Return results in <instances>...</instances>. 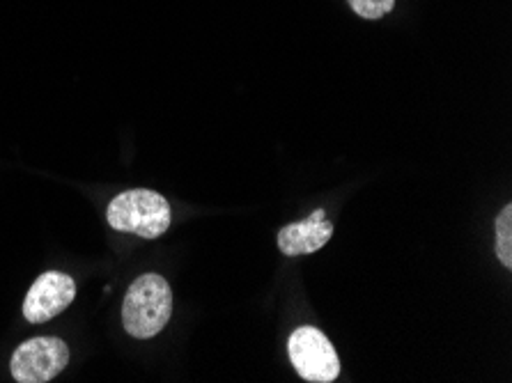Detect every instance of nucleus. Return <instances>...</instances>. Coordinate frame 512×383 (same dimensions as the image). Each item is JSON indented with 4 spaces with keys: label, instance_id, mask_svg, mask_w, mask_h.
I'll list each match as a JSON object with an SVG mask.
<instances>
[{
    "label": "nucleus",
    "instance_id": "f257e3e1",
    "mask_svg": "<svg viewBox=\"0 0 512 383\" xmlns=\"http://www.w3.org/2000/svg\"><path fill=\"white\" fill-rule=\"evenodd\" d=\"M173 315V292L164 276L143 273L122 301V324L131 338L150 340L164 331Z\"/></svg>",
    "mask_w": 512,
    "mask_h": 383
},
{
    "label": "nucleus",
    "instance_id": "f03ea898",
    "mask_svg": "<svg viewBox=\"0 0 512 383\" xmlns=\"http://www.w3.org/2000/svg\"><path fill=\"white\" fill-rule=\"evenodd\" d=\"M106 221L118 232L157 239L168 232L173 216H170V205L164 195L150 189H134L115 195L106 209Z\"/></svg>",
    "mask_w": 512,
    "mask_h": 383
},
{
    "label": "nucleus",
    "instance_id": "7ed1b4c3",
    "mask_svg": "<svg viewBox=\"0 0 512 383\" xmlns=\"http://www.w3.org/2000/svg\"><path fill=\"white\" fill-rule=\"evenodd\" d=\"M287 351H290V361L301 379H306L310 383H331L338 379V354L320 328H297V331L290 335Z\"/></svg>",
    "mask_w": 512,
    "mask_h": 383
},
{
    "label": "nucleus",
    "instance_id": "20e7f679",
    "mask_svg": "<svg viewBox=\"0 0 512 383\" xmlns=\"http://www.w3.org/2000/svg\"><path fill=\"white\" fill-rule=\"evenodd\" d=\"M69 363V347L60 338H33L14 351L10 370L19 383H46L56 379Z\"/></svg>",
    "mask_w": 512,
    "mask_h": 383
},
{
    "label": "nucleus",
    "instance_id": "39448f33",
    "mask_svg": "<svg viewBox=\"0 0 512 383\" xmlns=\"http://www.w3.org/2000/svg\"><path fill=\"white\" fill-rule=\"evenodd\" d=\"M76 299V283L72 276L60 271H46L35 280L23 303V317L28 324H44L58 317Z\"/></svg>",
    "mask_w": 512,
    "mask_h": 383
},
{
    "label": "nucleus",
    "instance_id": "423d86ee",
    "mask_svg": "<svg viewBox=\"0 0 512 383\" xmlns=\"http://www.w3.org/2000/svg\"><path fill=\"white\" fill-rule=\"evenodd\" d=\"M333 237V223L327 221L322 209L310 214L306 221L285 225V228L276 234L278 250L287 257L310 255L324 248Z\"/></svg>",
    "mask_w": 512,
    "mask_h": 383
},
{
    "label": "nucleus",
    "instance_id": "0eeeda50",
    "mask_svg": "<svg viewBox=\"0 0 512 383\" xmlns=\"http://www.w3.org/2000/svg\"><path fill=\"white\" fill-rule=\"evenodd\" d=\"M496 257L506 269L512 267V205L496 216Z\"/></svg>",
    "mask_w": 512,
    "mask_h": 383
},
{
    "label": "nucleus",
    "instance_id": "6e6552de",
    "mask_svg": "<svg viewBox=\"0 0 512 383\" xmlns=\"http://www.w3.org/2000/svg\"><path fill=\"white\" fill-rule=\"evenodd\" d=\"M352 10L363 19H382L395 7V0H347Z\"/></svg>",
    "mask_w": 512,
    "mask_h": 383
}]
</instances>
